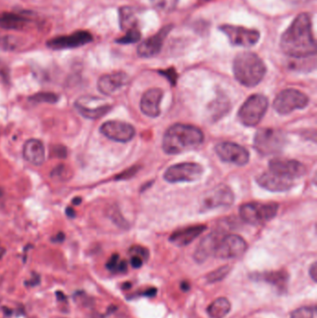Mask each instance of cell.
<instances>
[{
    "mask_svg": "<svg viewBox=\"0 0 317 318\" xmlns=\"http://www.w3.org/2000/svg\"><path fill=\"white\" fill-rule=\"evenodd\" d=\"M29 101L44 103H56L59 101V96L53 92H37L29 98Z\"/></svg>",
    "mask_w": 317,
    "mask_h": 318,
    "instance_id": "cell-32",
    "label": "cell"
},
{
    "mask_svg": "<svg viewBox=\"0 0 317 318\" xmlns=\"http://www.w3.org/2000/svg\"><path fill=\"white\" fill-rule=\"evenodd\" d=\"M267 108L268 100L264 95H252L239 109L238 119L246 127H255L263 119Z\"/></svg>",
    "mask_w": 317,
    "mask_h": 318,
    "instance_id": "cell-5",
    "label": "cell"
},
{
    "mask_svg": "<svg viewBox=\"0 0 317 318\" xmlns=\"http://www.w3.org/2000/svg\"><path fill=\"white\" fill-rule=\"evenodd\" d=\"M230 271H231V266L224 265V266H222L216 270L209 273V275L206 277V280L209 283L220 282L229 275Z\"/></svg>",
    "mask_w": 317,
    "mask_h": 318,
    "instance_id": "cell-30",
    "label": "cell"
},
{
    "mask_svg": "<svg viewBox=\"0 0 317 318\" xmlns=\"http://www.w3.org/2000/svg\"><path fill=\"white\" fill-rule=\"evenodd\" d=\"M93 36L88 31H76L69 35H61L47 41V46L51 49H64L82 47L92 42Z\"/></svg>",
    "mask_w": 317,
    "mask_h": 318,
    "instance_id": "cell-16",
    "label": "cell"
},
{
    "mask_svg": "<svg viewBox=\"0 0 317 318\" xmlns=\"http://www.w3.org/2000/svg\"><path fill=\"white\" fill-rule=\"evenodd\" d=\"M64 238H65L64 234H63V233H59V234L57 235V237H55L54 238H52V240H53L54 242H58V243H60V242H62V241L64 240Z\"/></svg>",
    "mask_w": 317,
    "mask_h": 318,
    "instance_id": "cell-43",
    "label": "cell"
},
{
    "mask_svg": "<svg viewBox=\"0 0 317 318\" xmlns=\"http://www.w3.org/2000/svg\"><path fill=\"white\" fill-rule=\"evenodd\" d=\"M52 153L54 156L59 158H65L67 156V150L63 145H55Z\"/></svg>",
    "mask_w": 317,
    "mask_h": 318,
    "instance_id": "cell-37",
    "label": "cell"
},
{
    "mask_svg": "<svg viewBox=\"0 0 317 318\" xmlns=\"http://www.w3.org/2000/svg\"><path fill=\"white\" fill-rule=\"evenodd\" d=\"M235 201L233 191L225 184H220L208 192L201 202V210H216L219 208H229Z\"/></svg>",
    "mask_w": 317,
    "mask_h": 318,
    "instance_id": "cell-11",
    "label": "cell"
},
{
    "mask_svg": "<svg viewBox=\"0 0 317 318\" xmlns=\"http://www.w3.org/2000/svg\"><path fill=\"white\" fill-rule=\"evenodd\" d=\"M203 173L202 166L197 163H180L169 167L164 174V179L169 183H191L199 180Z\"/></svg>",
    "mask_w": 317,
    "mask_h": 318,
    "instance_id": "cell-8",
    "label": "cell"
},
{
    "mask_svg": "<svg viewBox=\"0 0 317 318\" xmlns=\"http://www.w3.org/2000/svg\"><path fill=\"white\" fill-rule=\"evenodd\" d=\"M290 318H317L316 307H302L293 312Z\"/></svg>",
    "mask_w": 317,
    "mask_h": 318,
    "instance_id": "cell-33",
    "label": "cell"
},
{
    "mask_svg": "<svg viewBox=\"0 0 317 318\" xmlns=\"http://www.w3.org/2000/svg\"><path fill=\"white\" fill-rule=\"evenodd\" d=\"M257 183L261 187L271 192H285L291 189L295 184L294 182L277 176L271 171L264 172L257 177Z\"/></svg>",
    "mask_w": 317,
    "mask_h": 318,
    "instance_id": "cell-20",
    "label": "cell"
},
{
    "mask_svg": "<svg viewBox=\"0 0 317 318\" xmlns=\"http://www.w3.org/2000/svg\"><path fill=\"white\" fill-rule=\"evenodd\" d=\"M256 278L264 280L270 284L282 287L288 281V275L283 272H270V273H263L257 274Z\"/></svg>",
    "mask_w": 317,
    "mask_h": 318,
    "instance_id": "cell-27",
    "label": "cell"
},
{
    "mask_svg": "<svg viewBox=\"0 0 317 318\" xmlns=\"http://www.w3.org/2000/svg\"><path fill=\"white\" fill-rule=\"evenodd\" d=\"M73 176V173L71 171V169L68 168L65 165H58L56 168L52 169L50 177L52 179H54L56 181H61V182H65L69 181Z\"/></svg>",
    "mask_w": 317,
    "mask_h": 318,
    "instance_id": "cell-29",
    "label": "cell"
},
{
    "mask_svg": "<svg viewBox=\"0 0 317 318\" xmlns=\"http://www.w3.org/2000/svg\"><path fill=\"white\" fill-rule=\"evenodd\" d=\"M172 26L167 25L163 27L158 33L155 35L150 36L146 40L141 43L138 47V54L143 58H151L153 56L158 54L162 48L163 43L166 39L167 35L171 31Z\"/></svg>",
    "mask_w": 317,
    "mask_h": 318,
    "instance_id": "cell-18",
    "label": "cell"
},
{
    "mask_svg": "<svg viewBox=\"0 0 317 318\" xmlns=\"http://www.w3.org/2000/svg\"><path fill=\"white\" fill-rule=\"evenodd\" d=\"M129 253L132 256H138L142 259L144 262H146L149 259V251L141 246H134L129 250Z\"/></svg>",
    "mask_w": 317,
    "mask_h": 318,
    "instance_id": "cell-35",
    "label": "cell"
},
{
    "mask_svg": "<svg viewBox=\"0 0 317 318\" xmlns=\"http://www.w3.org/2000/svg\"><path fill=\"white\" fill-rule=\"evenodd\" d=\"M218 156L224 162L245 166L250 161V153L243 146L234 142L218 143L215 147Z\"/></svg>",
    "mask_w": 317,
    "mask_h": 318,
    "instance_id": "cell-13",
    "label": "cell"
},
{
    "mask_svg": "<svg viewBox=\"0 0 317 318\" xmlns=\"http://www.w3.org/2000/svg\"><path fill=\"white\" fill-rule=\"evenodd\" d=\"M144 263V261L138 256H131L130 258V264L133 268L138 269V268H141L142 266V264Z\"/></svg>",
    "mask_w": 317,
    "mask_h": 318,
    "instance_id": "cell-40",
    "label": "cell"
},
{
    "mask_svg": "<svg viewBox=\"0 0 317 318\" xmlns=\"http://www.w3.org/2000/svg\"><path fill=\"white\" fill-rule=\"evenodd\" d=\"M29 20L23 15L12 12L0 14V27L5 30H22L27 25Z\"/></svg>",
    "mask_w": 317,
    "mask_h": 318,
    "instance_id": "cell-24",
    "label": "cell"
},
{
    "mask_svg": "<svg viewBox=\"0 0 317 318\" xmlns=\"http://www.w3.org/2000/svg\"><path fill=\"white\" fill-rule=\"evenodd\" d=\"M74 108L87 119H98L106 115L112 106L96 96H81L74 102Z\"/></svg>",
    "mask_w": 317,
    "mask_h": 318,
    "instance_id": "cell-10",
    "label": "cell"
},
{
    "mask_svg": "<svg viewBox=\"0 0 317 318\" xmlns=\"http://www.w3.org/2000/svg\"><path fill=\"white\" fill-rule=\"evenodd\" d=\"M207 229L206 225H193L173 232L169 237V241L178 247H184L192 243Z\"/></svg>",
    "mask_w": 317,
    "mask_h": 318,
    "instance_id": "cell-22",
    "label": "cell"
},
{
    "mask_svg": "<svg viewBox=\"0 0 317 318\" xmlns=\"http://www.w3.org/2000/svg\"><path fill=\"white\" fill-rule=\"evenodd\" d=\"M280 46L284 53L296 59L316 54L317 44L313 34L309 14L298 15L282 35Z\"/></svg>",
    "mask_w": 317,
    "mask_h": 318,
    "instance_id": "cell-1",
    "label": "cell"
},
{
    "mask_svg": "<svg viewBox=\"0 0 317 318\" xmlns=\"http://www.w3.org/2000/svg\"><path fill=\"white\" fill-rule=\"evenodd\" d=\"M287 138L283 131L279 129H259L254 138V148L263 156L275 155L283 150Z\"/></svg>",
    "mask_w": 317,
    "mask_h": 318,
    "instance_id": "cell-4",
    "label": "cell"
},
{
    "mask_svg": "<svg viewBox=\"0 0 317 318\" xmlns=\"http://www.w3.org/2000/svg\"><path fill=\"white\" fill-rule=\"evenodd\" d=\"M248 249V244L237 235L221 236L213 256L222 260L241 257Z\"/></svg>",
    "mask_w": 317,
    "mask_h": 318,
    "instance_id": "cell-9",
    "label": "cell"
},
{
    "mask_svg": "<svg viewBox=\"0 0 317 318\" xmlns=\"http://www.w3.org/2000/svg\"><path fill=\"white\" fill-rule=\"evenodd\" d=\"M65 213H66V215H67L68 218L73 219V218L75 217V211H74V209H72L71 207H68V208H66V210H65Z\"/></svg>",
    "mask_w": 317,
    "mask_h": 318,
    "instance_id": "cell-42",
    "label": "cell"
},
{
    "mask_svg": "<svg viewBox=\"0 0 317 318\" xmlns=\"http://www.w3.org/2000/svg\"><path fill=\"white\" fill-rule=\"evenodd\" d=\"M220 29L227 35L230 43L234 46L250 47L254 46L260 39V33L257 30L224 24Z\"/></svg>",
    "mask_w": 317,
    "mask_h": 318,
    "instance_id": "cell-14",
    "label": "cell"
},
{
    "mask_svg": "<svg viewBox=\"0 0 317 318\" xmlns=\"http://www.w3.org/2000/svg\"><path fill=\"white\" fill-rule=\"evenodd\" d=\"M138 169H138L137 167H133V168H131V169H129L128 170H127V171L123 172V173H121L119 176L116 177L115 179H116V180H125V179L130 178V177L133 176V175L135 174Z\"/></svg>",
    "mask_w": 317,
    "mask_h": 318,
    "instance_id": "cell-38",
    "label": "cell"
},
{
    "mask_svg": "<svg viewBox=\"0 0 317 318\" xmlns=\"http://www.w3.org/2000/svg\"><path fill=\"white\" fill-rule=\"evenodd\" d=\"M233 70L236 80L240 84L246 87H255L263 80L266 66L258 55L243 52L235 58Z\"/></svg>",
    "mask_w": 317,
    "mask_h": 318,
    "instance_id": "cell-3",
    "label": "cell"
},
{
    "mask_svg": "<svg viewBox=\"0 0 317 318\" xmlns=\"http://www.w3.org/2000/svg\"><path fill=\"white\" fill-rule=\"evenodd\" d=\"M120 263V259H119V255L118 254H114L112 257L109 259L107 264H106V267L109 270L111 271H114V270H117V267H118V264Z\"/></svg>",
    "mask_w": 317,
    "mask_h": 318,
    "instance_id": "cell-36",
    "label": "cell"
},
{
    "mask_svg": "<svg viewBox=\"0 0 317 318\" xmlns=\"http://www.w3.org/2000/svg\"><path fill=\"white\" fill-rule=\"evenodd\" d=\"M119 23L125 32L139 29V20L132 7H122L119 9Z\"/></svg>",
    "mask_w": 317,
    "mask_h": 318,
    "instance_id": "cell-25",
    "label": "cell"
},
{
    "mask_svg": "<svg viewBox=\"0 0 317 318\" xmlns=\"http://www.w3.org/2000/svg\"><path fill=\"white\" fill-rule=\"evenodd\" d=\"M269 171L286 180L295 182L306 173L303 163L293 159H273L269 162Z\"/></svg>",
    "mask_w": 317,
    "mask_h": 318,
    "instance_id": "cell-12",
    "label": "cell"
},
{
    "mask_svg": "<svg viewBox=\"0 0 317 318\" xmlns=\"http://www.w3.org/2000/svg\"><path fill=\"white\" fill-rule=\"evenodd\" d=\"M221 236L222 235L218 233H211L203 238L194 253V259L196 263L202 264L210 256H213Z\"/></svg>",
    "mask_w": 317,
    "mask_h": 318,
    "instance_id": "cell-23",
    "label": "cell"
},
{
    "mask_svg": "<svg viewBox=\"0 0 317 318\" xmlns=\"http://www.w3.org/2000/svg\"><path fill=\"white\" fill-rule=\"evenodd\" d=\"M151 3L156 10L164 13H169L175 9L178 0H151Z\"/></svg>",
    "mask_w": 317,
    "mask_h": 318,
    "instance_id": "cell-31",
    "label": "cell"
},
{
    "mask_svg": "<svg viewBox=\"0 0 317 318\" xmlns=\"http://www.w3.org/2000/svg\"><path fill=\"white\" fill-rule=\"evenodd\" d=\"M231 311V303L228 299L220 297L216 299L207 309L210 318H224Z\"/></svg>",
    "mask_w": 317,
    "mask_h": 318,
    "instance_id": "cell-26",
    "label": "cell"
},
{
    "mask_svg": "<svg viewBox=\"0 0 317 318\" xmlns=\"http://www.w3.org/2000/svg\"><path fill=\"white\" fill-rule=\"evenodd\" d=\"M309 274H310V277L314 282H317V263H314V264L311 265L310 270H309Z\"/></svg>",
    "mask_w": 317,
    "mask_h": 318,
    "instance_id": "cell-41",
    "label": "cell"
},
{
    "mask_svg": "<svg viewBox=\"0 0 317 318\" xmlns=\"http://www.w3.org/2000/svg\"><path fill=\"white\" fill-rule=\"evenodd\" d=\"M128 81L129 78L126 73L116 72L101 75L97 83V88L102 94L110 96L124 88Z\"/></svg>",
    "mask_w": 317,
    "mask_h": 318,
    "instance_id": "cell-17",
    "label": "cell"
},
{
    "mask_svg": "<svg viewBox=\"0 0 317 318\" xmlns=\"http://www.w3.org/2000/svg\"><path fill=\"white\" fill-rule=\"evenodd\" d=\"M100 132L106 138L117 142H128L135 136V129L127 122L109 120L100 128Z\"/></svg>",
    "mask_w": 317,
    "mask_h": 318,
    "instance_id": "cell-15",
    "label": "cell"
},
{
    "mask_svg": "<svg viewBox=\"0 0 317 318\" xmlns=\"http://www.w3.org/2000/svg\"><path fill=\"white\" fill-rule=\"evenodd\" d=\"M309 98L304 92L288 88L282 90L274 102V108L280 115H289L298 109H304L308 105Z\"/></svg>",
    "mask_w": 317,
    "mask_h": 318,
    "instance_id": "cell-7",
    "label": "cell"
},
{
    "mask_svg": "<svg viewBox=\"0 0 317 318\" xmlns=\"http://www.w3.org/2000/svg\"><path fill=\"white\" fill-rule=\"evenodd\" d=\"M204 141L202 130L193 125L175 124L166 131L163 150L169 155L181 154L198 147Z\"/></svg>",
    "mask_w": 317,
    "mask_h": 318,
    "instance_id": "cell-2",
    "label": "cell"
},
{
    "mask_svg": "<svg viewBox=\"0 0 317 318\" xmlns=\"http://www.w3.org/2000/svg\"><path fill=\"white\" fill-rule=\"evenodd\" d=\"M162 74L164 75L167 76V78L169 79V81L171 82L172 85H175L176 81H177V74L175 73L174 70L172 69H168L166 72H162Z\"/></svg>",
    "mask_w": 317,
    "mask_h": 318,
    "instance_id": "cell-39",
    "label": "cell"
},
{
    "mask_svg": "<svg viewBox=\"0 0 317 318\" xmlns=\"http://www.w3.org/2000/svg\"><path fill=\"white\" fill-rule=\"evenodd\" d=\"M81 197H75L74 199H73V204L74 205H79V204L81 203Z\"/></svg>",
    "mask_w": 317,
    "mask_h": 318,
    "instance_id": "cell-44",
    "label": "cell"
},
{
    "mask_svg": "<svg viewBox=\"0 0 317 318\" xmlns=\"http://www.w3.org/2000/svg\"><path fill=\"white\" fill-rule=\"evenodd\" d=\"M163 90L161 88H153L148 89L141 100V109L144 115L150 117H156L160 115V102L162 100Z\"/></svg>",
    "mask_w": 317,
    "mask_h": 318,
    "instance_id": "cell-19",
    "label": "cell"
},
{
    "mask_svg": "<svg viewBox=\"0 0 317 318\" xmlns=\"http://www.w3.org/2000/svg\"><path fill=\"white\" fill-rule=\"evenodd\" d=\"M141 32H140V29H135V30H130L126 32V34L117 39L116 42L119 43V44H132V43H136L138 41L141 39Z\"/></svg>",
    "mask_w": 317,
    "mask_h": 318,
    "instance_id": "cell-34",
    "label": "cell"
},
{
    "mask_svg": "<svg viewBox=\"0 0 317 318\" xmlns=\"http://www.w3.org/2000/svg\"><path fill=\"white\" fill-rule=\"evenodd\" d=\"M229 101L227 99H224L222 96L219 97L214 102H212L211 105L209 106L210 115L214 119L220 118L222 115L229 111Z\"/></svg>",
    "mask_w": 317,
    "mask_h": 318,
    "instance_id": "cell-28",
    "label": "cell"
},
{
    "mask_svg": "<svg viewBox=\"0 0 317 318\" xmlns=\"http://www.w3.org/2000/svg\"><path fill=\"white\" fill-rule=\"evenodd\" d=\"M279 206L277 203L251 202L242 205L239 213L242 220L252 225L266 224L277 216Z\"/></svg>",
    "mask_w": 317,
    "mask_h": 318,
    "instance_id": "cell-6",
    "label": "cell"
},
{
    "mask_svg": "<svg viewBox=\"0 0 317 318\" xmlns=\"http://www.w3.org/2000/svg\"><path fill=\"white\" fill-rule=\"evenodd\" d=\"M46 152L43 142L37 139H30L23 144L22 156L27 162L40 166L45 162Z\"/></svg>",
    "mask_w": 317,
    "mask_h": 318,
    "instance_id": "cell-21",
    "label": "cell"
}]
</instances>
